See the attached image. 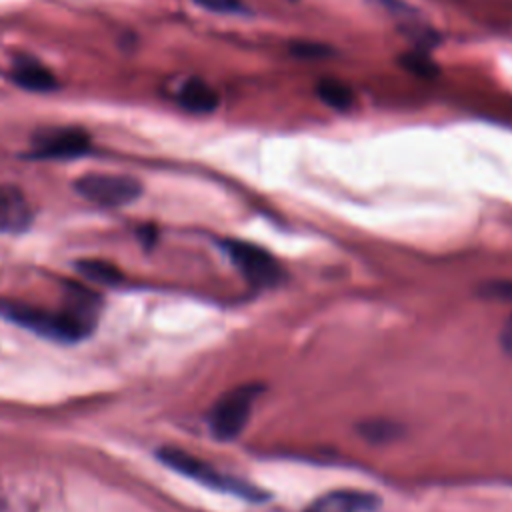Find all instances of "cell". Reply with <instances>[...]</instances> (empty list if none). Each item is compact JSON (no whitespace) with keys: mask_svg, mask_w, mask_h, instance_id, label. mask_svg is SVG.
<instances>
[{"mask_svg":"<svg viewBox=\"0 0 512 512\" xmlns=\"http://www.w3.org/2000/svg\"><path fill=\"white\" fill-rule=\"evenodd\" d=\"M0 316L18 326L32 330L44 338L58 342H76L88 336V332L64 310H46L22 302L0 300Z\"/></svg>","mask_w":512,"mask_h":512,"instance_id":"6da1fadb","label":"cell"},{"mask_svg":"<svg viewBox=\"0 0 512 512\" xmlns=\"http://www.w3.org/2000/svg\"><path fill=\"white\" fill-rule=\"evenodd\" d=\"M156 456L168 468H172L178 474L188 476V478H192V480H196L204 486H210V488H216V490H222V492H230V494L242 496L246 500H264L266 498V494L262 490H258L256 486H252L248 482H242L238 478L226 476L220 470L212 468L210 464L202 462L200 458H196L190 452H184L180 448L162 446V448H158Z\"/></svg>","mask_w":512,"mask_h":512,"instance_id":"7a4b0ae2","label":"cell"},{"mask_svg":"<svg viewBox=\"0 0 512 512\" xmlns=\"http://www.w3.org/2000/svg\"><path fill=\"white\" fill-rule=\"evenodd\" d=\"M262 386L260 384H242L228 392H224L208 414V426L214 438L228 442L240 436V432L246 428L254 402L260 396Z\"/></svg>","mask_w":512,"mask_h":512,"instance_id":"3957f363","label":"cell"},{"mask_svg":"<svg viewBox=\"0 0 512 512\" xmlns=\"http://www.w3.org/2000/svg\"><path fill=\"white\" fill-rule=\"evenodd\" d=\"M74 190L92 204L118 208L132 204L142 194V184L126 174H84L74 182Z\"/></svg>","mask_w":512,"mask_h":512,"instance_id":"277c9868","label":"cell"},{"mask_svg":"<svg viewBox=\"0 0 512 512\" xmlns=\"http://www.w3.org/2000/svg\"><path fill=\"white\" fill-rule=\"evenodd\" d=\"M224 250L248 284L272 288L282 282V266L268 250L242 240H226Z\"/></svg>","mask_w":512,"mask_h":512,"instance_id":"5b68a950","label":"cell"},{"mask_svg":"<svg viewBox=\"0 0 512 512\" xmlns=\"http://www.w3.org/2000/svg\"><path fill=\"white\" fill-rule=\"evenodd\" d=\"M90 150V136L80 128L42 130L32 140L34 158H76Z\"/></svg>","mask_w":512,"mask_h":512,"instance_id":"8992f818","label":"cell"},{"mask_svg":"<svg viewBox=\"0 0 512 512\" xmlns=\"http://www.w3.org/2000/svg\"><path fill=\"white\" fill-rule=\"evenodd\" d=\"M378 508V496L362 490L340 488L322 494L306 506L304 512H372Z\"/></svg>","mask_w":512,"mask_h":512,"instance_id":"52a82bcc","label":"cell"},{"mask_svg":"<svg viewBox=\"0 0 512 512\" xmlns=\"http://www.w3.org/2000/svg\"><path fill=\"white\" fill-rule=\"evenodd\" d=\"M32 222V210L24 192L12 184H0V232L18 234Z\"/></svg>","mask_w":512,"mask_h":512,"instance_id":"ba28073f","label":"cell"},{"mask_svg":"<svg viewBox=\"0 0 512 512\" xmlns=\"http://www.w3.org/2000/svg\"><path fill=\"white\" fill-rule=\"evenodd\" d=\"M64 310L90 334L96 326L98 314H100V298L96 292L88 290L82 284H66L64 294Z\"/></svg>","mask_w":512,"mask_h":512,"instance_id":"9c48e42d","label":"cell"},{"mask_svg":"<svg viewBox=\"0 0 512 512\" xmlns=\"http://www.w3.org/2000/svg\"><path fill=\"white\" fill-rule=\"evenodd\" d=\"M10 78L14 84L34 92H46L56 88L54 74L32 56H16L10 68Z\"/></svg>","mask_w":512,"mask_h":512,"instance_id":"30bf717a","label":"cell"},{"mask_svg":"<svg viewBox=\"0 0 512 512\" xmlns=\"http://www.w3.org/2000/svg\"><path fill=\"white\" fill-rule=\"evenodd\" d=\"M178 102L192 114H208L218 106V94L200 78H190L178 92Z\"/></svg>","mask_w":512,"mask_h":512,"instance_id":"8fae6325","label":"cell"},{"mask_svg":"<svg viewBox=\"0 0 512 512\" xmlns=\"http://www.w3.org/2000/svg\"><path fill=\"white\" fill-rule=\"evenodd\" d=\"M316 94H318V98L326 104V106H330V108H334V110H348L350 106H352V102H354V92L346 86V84H342V82H338V80H328V78H324L318 86H316Z\"/></svg>","mask_w":512,"mask_h":512,"instance_id":"7c38bea8","label":"cell"},{"mask_svg":"<svg viewBox=\"0 0 512 512\" xmlns=\"http://www.w3.org/2000/svg\"><path fill=\"white\" fill-rule=\"evenodd\" d=\"M76 268L84 278H88L96 284L112 286V284H120L124 280L122 272L114 264L104 262V260H80L76 264Z\"/></svg>","mask_w":512,"mask_h":512,"instance_id":"4fadbf2b","label":"cell"},{"mask_svg":"<svg viewBox=\"0 0 512 512\" xmlns=\"http://www.w3.org/2000/svg\"><path fill=\"white\" fill-rule=\"evenodd\" d=\"M400 62H402L404 68H408L410 72H414V74H418V76H424V78L434 76V74L438 72L436 64L428 58V54L424 52V48L414 50V52H406V54L400 58Z\"/></svg>","mask_w":512,"mask_h":512,"instance_id":"5bb4252c","label":"cell"},{"mask_svg":"<svg viewBox=\"0 0 512 512\" xmlns=\"http://www.w3.org/2000/svg\"><path fill=\"white\" fill-rule=\"evenodd\" d=\"M194 2L210 12H234L240 6L238 0H194Z\"/></svg>","mask_w":512,"mask_h":512,"instance_id":"9a60e30c","label":"cell"},{"mask_svg":"<svg viewBox=\"0 0 512 512\" xmlns=\"http://www.w3.org/2000/svg\"><path fill=\"white\" fill-rule=\"evenodd\" d=\"M292 52L298 56H320V54H326L328 50H326V46H318L312 42H294Z\"/></svg>","mask_w":512,"mask_h":512,"instance_id":"2e32d148","label":"cell"},{"mask_svg":"<svg viewBox=\"0 0 512 512\" xmlns=\"http://www.w3.org/2000/svg\"><path fill=\"white\" fill-rule=\"evenodd\" d=\"M500 342H502V348L512 354V314L508 316L504 328H502V336H500Z\"/></svg>","mask_w":512,"mask_h":512,"instance_id":"e0dca14e","label":"cell"}]
</instances>
